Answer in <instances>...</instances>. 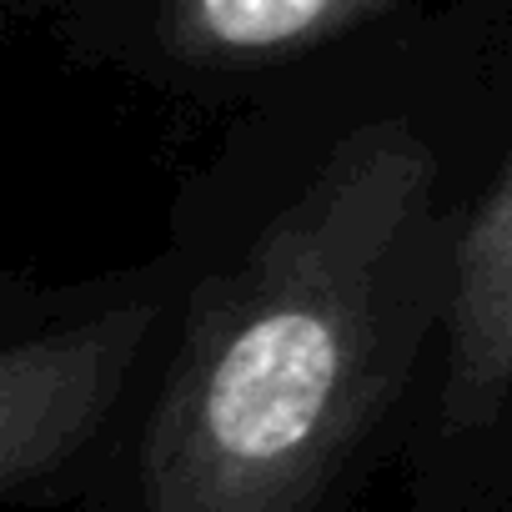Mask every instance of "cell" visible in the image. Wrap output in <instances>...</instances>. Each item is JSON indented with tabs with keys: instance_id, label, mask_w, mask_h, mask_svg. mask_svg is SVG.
<instances>
[{
	"instance_id": "cell-1",
	"label": "cell",
	"mask_w": 512,
	"mask_h": 512,
	"mask_svg": "<svg viewBox=\"0 0 512 512\" xmlns=\"http://www.w3.org/2000/svg\"><path fill=\"white\" fill-rule=\"evenodd\" d=\"M487 121V0L231 106L166 216L181 317L116 512H362L427 387Z\"/></svg>"
},
{
	"instance_id": "cell-2",
	"label": "cell",
	"mask_w": 512,
	"mask_h": 512,
	"mask_svg": "<svg viewBox=\"0 0 512 512\" xmlns=\"http://www.w3.org/2000/svg\"><path fill=\"white\" fill-rule=\"evenodd\" d=\"M181 317L171 241L76 287L0 297V497L16 512H116Z\"/></svg>"
},
{
	"instance_id": "cell-3",
	"label": "cell",
	"mask_w": 512,
	"mask_h": 512,
	"mask_svg": "<svg viewBox=\"0 0 512 512\" xmlns=\"http://www.w3.org/2000/svg\"><path fill=\"white\" fill-rule=\"evenodd\" d=\"M492 121L452 297L402 457L397 512H512V0H487Z\"/></svg>"
},
{
	"instance_id": "cell-4",
	"label": "cell",
	"mask_w": 512,
	"mask_h": 512,
	"mask_svg": "<svg viewBox=\"0 0 512 512\" xmlns=\"http://www.w3.org/2000/svg\"><path fill=\"white\" fill-rule=\"evenodd\" d=\"M427 0H146L101 56L206 106H241L287 71L382 31Z\"/></svg>"
},
{
	"instance_id": "cell-5",
	"label": "cell",
	"mask_w": 512,
	"mask_h": 512,
	"mask_svg": "<svg viewBox=\"0 0 512 512\" xmlns=\"http://www.w3.org/2000/svg\"><path fill=\"white\" fill-rule=\"evenodd\" d=\"M141 6L146 0H6L11 16H56L66 36L96 61L121 41V31L141 16Z\"/></svg>"
}]
</instances>
